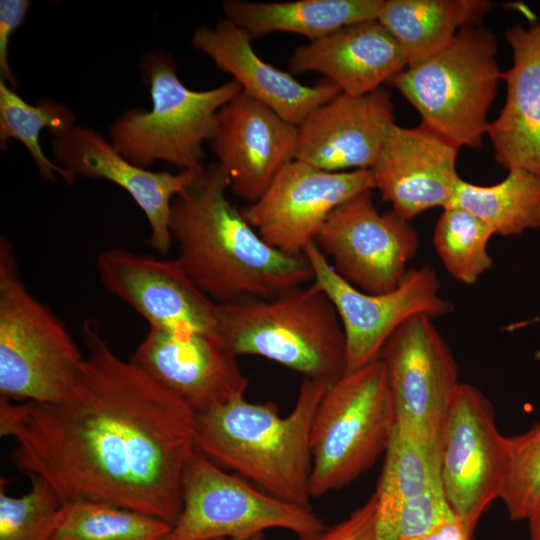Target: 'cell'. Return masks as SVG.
<instances>
[{
    "label": "cell",
    "mask_w": 540,
    "mask_h": 540,
    "mask_svg": "<svg viewBox=\"0 0 540 540\" xmlns=\"http://www.w3.org/2000/svg\"><path fill=\"white\" fill-rule=\"evenodd\" d=\"M80 372L56 402L0 397L10 461L45 480L61 503L91 501L177 521L182 477L195 445V413L130 359L91 319L82 326Z\"/></svg>",
    "instance_id": "1"
},
{
    "label": "cell",
    "mask_w": 540,
    "mask_h": 540,
    "mask_svg": "<svg viewBox=\"0 0 540 540\" xmlns=\"http://www.w3.org/2000/svg\"><path fill=\"white\" fill-rule=\"evenodd\" d=\"M230 181L211 163L173 199L169 229L177 259L216 304L276 296L313 280L305 255L267 244L227 197Z\"/></svg>",
    "instance_id": "2"
},
{
    "label": "cell",
    "mask_w": 540,
    "mask_h": 540,
    "mask_svg": "<svg viewBox=\"0 0 540 540\" xmlns=\"http://www.w3.org/2000/svg\"><path fill=\"white\" fill-rule=\"evenodd\" d=\"M333 381L304 377L292 411L245 397L195 414L196 449L281 500L310 507L311 428Z\"/></svg>",
    "instance_id": "3"
},
{
    "label": "cell",
    "mask_w": 540,
    "mask_h": 540,
    "mask_svg": "<svg viewBox=\"0 0 540 540\" xmlns=\"http://www.w3.org/2000/svg\"><path fill=\"white\" fill-rule=\"evenodd\" d=\"M216 333L237 358L260 356L307 378L335 381L347 372L341 320L313 282L270 298L218 304Z\"/></svg>",
    "instance_id": "4"
},
{
    "label": "cell",
    "mask_w": 540,
    "mask_h": 540,
    "mask_svg": "<svg viewBox=\"0 0 540 540\" xmlns=\"http://www.w3.org/2000/svg\"><path fill=\"white\" fill-rule=\"evenodd\" d=\"M143 80L152 106L131 108L109 127L113 146L131 163L148 168L156 161L180 170L201 171L203 144L211 141L218 113L242 92L230 80L208 90H192L176 73L173 58L163 51H150L140 61Z\"/></svg>",
    "instance_id": "5"
},
{
    "label": "cell",
    "mask_w": 540,
    "mask_h": 540,
    "mask_svg": "<svg viewBox=\"0 0 540 540\" xmlns=\"http://www.w3.org/2000/svg\"><path fill=\"white\" fill-rule=\"evenodd\" d=\"M496 36L482 25L460 30L441 51L395 76L392 84L422 124L458 147L479 148L502 72Z\"/></svg>",
    "instance_id": "6"
},
{
    "label": "cell",
    "mask_w": 540,
    "mask_h": 540,
    "mask_svg": "<svg viewBox=\"0 0 540 540\" xmlns=\"http://www.w3.org/2000/svg\"><path fill=\"white\" fill-rule=\"evenodd\" d=\"M84 357L63 322L26 288L11 242L0 239V394L13 402H56Z\"/></svg>",
    "instance_id": "7"
},
{
    "label": "cell",
    "mask_w": 540,
    "mask_h": 540,
    "mask_svg": "<svg viewBox=\"0 0 540 540\" xmlns=\"http://www.w3.org/2000/svg\"><path fill=\"white\" fill-rule=\"evenodd\" d=\"M394 428L380 357L333 381L311 428V498L340 489L368 471L385 453Z\"/></svg>",
    "instance_id": "8"
},
{
    "label": "cell",
    "mask_w": 540,
    "mask_h": 540,
    "mask_svg": "<svg viewBox=\"0 0 540 540\" xmlns=\"http://www.w3.org/2000/svg\"><path fill=\"white\" fill-rule=\"evenodd\" d=\"M181 513L165 540H245L281 528L298 537L326 527L310 507L272 496L197 449L182 477Z\"/></svg>",
    "instance_id": "9"
},
{
    "label": "cell",
    "mask_w": 540,
    "mask_h": 540,
    "mask_svg": "<svg viewBox=\"0 0 540 540\" xmlns=\"http://www.w3.org/2000/svg\"><path fill=\"white\" fill-rule=\"evenodd\" d=\"M441 478L447 501L474 532L489 505L500 499L508 437L497 429L491 401L476 386L459 383L440 431Z\"/></svg>",
    "instance_id": "10"
},
{
    "label": "cell",
    "mask_w": 540,
    "mask_h": 540,
    "mask_svg": "<svg viewBox=\"0 0 540 540\" xmlns=\"http://www.w3.org/2000/svg\"><path fill=\"white\" fill-rule=\"evenodd\" d=\"M379 357L386 369L395 430L415 443L433 442L460 383L454 355L433 318H409L388 338Z\"/></svg>",
    "instance_id": "11"
},
{
    "label": "cell",
    "mask_w": 540,
    "mask_h": 540,
    "mask_svg": "<svg viewBox=\"0 0 540 540\" xmlns=\"http://www.w3.org/2000/svg\"><path fill=\"white\" fill-rule=\"evenodd\" d=\"M304 255L312 268V282L326 293L341 320L347 372L378 358L392 333L412 316L425 314L434 319L454 310L453 304L440 295V281L430 265L409 268L390 291L367 293L344 280L315 243Z\"/></svg>",
    "instance_id": "12"
},
{
    "label": "cell",
    "mask_w": 540,
    "mask_h": 540,
    "mask_svg": "<svg viewBox=\"0 0 540 540\" xmlns=\"http://www.w3.org/2000/svg\"><path fill=\"white\" fill-rule=\"evenodd\" d=\"M373 190L339 205L320 229L315 244L335 271L367 293L394 289L408 272L419 247L410 220L394 210L379 212Z\"/></svg>",
    "instance_id": "13"
},
{
    "label": "cell",
    "mask_w": 540,
    "mask_h": 540,
    "mask_svg": "<svg viewBox=\"0 0 540 540\" xmlns=\"http://www.w3.org/2000/svg\"><path fill=\"white\" fill-rule=\"evenodd\" d=\"M374 190L369 169L329 172L293 160L241 211L271 247L304 255L329 215L353 196Z\"/></svg>",
    "instance_id": "14"
},
{
    "label": "cell",
    "mask_w": 540,
    "mask_h": 540,
    "mask_svg": "<svg viewBox=\"0 0 540 540\" xmlns=\"http://www.w3.org/2000/svg\"><path fill=\"white\" fill-rule=\"evenodd\" d=\"M96 266L102 285L150 327L217 334L218 304L192 282L177 258L115 247L100 251Z\"/></svg>",
    "instance_id": "15"
},
{
    "label": "cell",
    "mask_w": 540,
    "mask_h": 540,
    "mask_svg": "<svg viewBox=\"0 0 540 540\" xmlns=\"http://www.w3.org/2000/svg\"><path fill=\"white\" fill-rule=\"evenodd\" d=\"M130 360L195 414L243 397L248 386L217 334L150 327Z\"/></svg>",
    "instance_id": "16"
},
{
    "label": "cell",
    "mask_w": 540,
    "mask_h": 540,
    "mask_svg": "<svg viewBox=\"0 0 540 540\" xmlns=\"http://www.w3.org/2000/svg\"><path fill=\"white\" fill-rule=\"evenodd\" d=\"M459 148L424 124L394 123L371 166L374 189L407 220L435 207H447L461 179Z\"/></svg>",
    "instance_id": "17"
},
{
    "label": "cell",
    "mask_w": 540,
    "mask_h": 540,
    "mask_svg": "<svg viewBox=\"0 0 540 540\" xmlns=\"http://www.w3.org/2000/svg\"><path fill=\"white\" fill-rule=\"evenodd\" d=\"M297 137L298 126L241 92L219 111L210 142L230 190L252 203L295 159Z\"/></svg>",
    "instance_id": "18"
},
{
    "label": "cell",
    "mask_w": 540,
    "mask_h": 540,
    "mask_svg": "<svg viewBox=\"0 0 540 540\" xmlns=\"http://www.w3.org/2000/svg\"><path fill=\"white\" fill-rule=\"evenodd\" d=\"M394 123L383 87L360 96L339 93L298 126L295 160L329 172L370 169Z\"/></svg>",
    "instance_id": "19"
},
{
    "label": "cell",
    "mask_w": 540,
    "mask_h": 540,
    "mask_svg": "<svg viewBox=\"0 0 540 540\" xmlns=\"http://www.w3.org/2000/svg\"><path fill=\"white\" fill-rule=\"evenodd\" d=\"M51 147L57 164L74 179L77 176L105 179L124 189L146 216L151 230L150 245L163 254L169 251L173 199L197 172L180 170L172 173L139 167L100 133L78 124L54 137Z\"/></svg>",
    "instance_id": "20"
},
{
    "label": "cell",
    "mask_w": 540,
    "mask_h": 540,
    "mask_svg": "<svg viewBox=\"0 0 540 540\" xmlns=\"http://www.w3.org/2000/svg\"><path fill=\"white\" fill-rule=\"evenodd\" d=\"M251 41L243 29L227 18L218 20L214 27L196 28L192 36L193 46L230 74L243 93L295 126L341 93L329 80L314 85L299 82L291 73L260 58Z\"/></svg>",
    "instance_id": "21"
},
{
    "label": "cell",
    "mask_w": 540,
    "mask_h": 540,
    "mask_svg": "<svg viewBox=\"0 0 540 540\" xmlns=\"http://www.w3.org/2000/svg\"><path fill=\"white\" fill-rule=\"evenodd\" d=\"M291 74L317 72L343 94L360 96L382 87L407 68L396 39L377 20L343 27L296 48Z\"/></svg>",
    "instance_id": "22"
},
{
    "label": "cell",
    "mask_w": 540,
    "mask_h": 540,
    "mask_svg": "<svg viewBox=\"0 0 540 540\" xmlns=\"http://www.w3.org/2000/svg\"><path fill=\"white\" fill-rule=\"evenodd\" d=\"M506 40L513 59L501 74L506 100L487 134L501 167L540 176V19L509 27Z\"/></svg>",
    "instance_id": "23"
},
{
    "label": "cell",
    "mask_w": 540,
    "mask_h": 540,
    "mask_svg": "<svg viewBox=\"0 0 540 540\" xmlns=\"http://www.w3.org/2000/svg\"><path fill=\"white\" fill-rule=\"evenodd\" d=\"M383 0H297L256 2L226 0V18L254 38L288 32L311 41L343 27L377 19Z\"/></svg>",
    "instance_id": "24"
},
{
    "label": "cell",
    "mask_w": 540,
    "mask_h": 540,
    "mask_svg": "<svg viewBox=\"0 0 540 540\" xmlns=\"http://www.w3.org/2000/svg\"><path fill=\"white\" fill-rule=\"evenodd\" d=\"M486 0H383L377 20L396 39L407 67L444 49L467 27L481 25Z\"/></svg>",
    "instance_id": "25"
},
{
    "label": "cell",
    "mask_w": 540,
    "mask_h": 540,
    "mask_svg": "<svg viewBox=\"0 0 540 540\" xmlns=\"http://www.w3.org/2000/svg\"><path fill=\"white\" fill-rule=\"evenodd\" d=\"M378 487L377 529L379 540H393L405 504L421 495L441 476L440 436L430 443H415L394 428L384 453Z\"/></svg>",
    "instance_id": "26"
},
{
    "label": "cell",
    "mask_w": 540,
    "mask_h": 540,
    "mask_svg": "<svg viewBox=\"0 0 540 540\" xmlns=\"http://www.w3.org/2000/svg\"><path fill=\"white\" fill-rule=\"evenodd\" d=\"M449 206L474 214L495 235L518 236L540 227V176L511 169L494 185H476L460 179Z\"/></svg>",
    "instance_id": "27"
},
{
    "label": "cell",
    "mask_w": 540,
    "mask_h": 540,
    "mask_svg": "<svg viewBox=\"0 0 540 540\" xmlns=\"http://www.w3.org/2000/svg\"><path fill=\"white\" fill-rule=\"evenodd\" d=\"M75 125V115L67 105L51 99L29 104L0 80V149L6 150L10 139L21 142L43 180L53 182L60 175L66 183L74 182L66 170L44 154L39 140L45 128L58 137Z\"/></svg>",
    "instance_id": "28"
},
{
    "label": "cell",
    "mask_w": 540,
    "mask_h": 540,
    "mask_svg": "<svg viewBox=\"0 0 540 540\" xmlns=\"http://www.w3.org/2000/svg\"><path fill=\"white\" fill-rule=\"evenodd\" d=\"M172 525L119 506L73 501L61 504L51 540H165Z\"/></svg>",
    "instance_id": "29"
},
{
    "label": "cell",
    "mask_w": 540,
    "mask_h": 540,
    "mask_svg": "<svg viewBox=\"0 0 540 540\" xmlns=\"http://www.w3.org/2000/svg\"><path fill=\"white\" fill-rule=\"evenodd\" d=\"M493 230L480 218L457 206L443 208L433 245L445 270L458 282L473 285L493 266L488 243Z\"/></svg>",
    "instance_id": "30"
},
{
    "label": "cell",
    "mask_w": 540,
    "mask_h": 540,
    "mask_svg": "<svg viewBox=\"0 0 540 540\" xmlns=\"http://www.w3.org/2000/svg\"><path fill=\"white\" fill-rule=\"evenodd\" d=\"M30 491L20 497L0 486V540H51L61 501L42 478H30Z\"/></svg>",
    "instance_id": "31"
},
{
    "label": "cell",
    "mask_w": 540,
    "mask_h": 540,
    "mask_svg": "<svg viewBox=\"0 0 540 540\" xmlns=\"http://www.w3.org/2000/svg\"><path fill=\"white\" fill-rule=\"evenodd\" d=\"M500 499L509 518L528 520L540 503V422L508 437L507 468Z\"/></svg>",
    "instance_id": "32"
},
{
    "label": "cell",
    "mask_w": 540,
    "mask_h": 540,
    "mask_svg": "<svg viewBox=\"0 0 540 540\" xmlns=\"http://www.w3.org/2000/svg\"><path fill=\"white\" fill-rule=\"evenodd\" d=\"M459 518L449 505L441 476L418 497L407 502L397 521L393 540L426 532L433 526Z\"/></svg>",
    "instance_id": "33"
},
{
    "label": "cell",
    "mask_w": 540,
    "mask_h": 540,
    "mask_svg": "<svg viewBox=\"0 0 540 540\" xmlns=\"http://www.w3.org/2000/svg\"><path fill=\"white\" fill-rule=\"evenodd\" d=\"M378 502L375 492L348 517L298 540H379L377 529Z\"/></svg>",
    "instance_id": "34"
},
{
    "label": "cell",
    "mask_w": 540,
    "mask_h": 540,
    "mask_svg": "<svg viewBox=\"0 0 540 540\" xmlns=\"http://www.w3.org/2000/svg\"><path fill=\"white\" fill-rule=\"evenodd\" d=\"M30 5L28 0L0 1V80L14 90L18 81L9 62V44L15 31L23 24Z\"/></svg>",
    "instance_id": "35"
},
{
    "label": "cell",
    "mask_w": 540,
    "mask_h": 540,
    "mask_svg": "<svg viewBox=\"0 0 540 540\" xmlns=\"http://www.w3.org/2000/svg\"><path fill=\"white\" fill-rule=\"evenodd\" d=\"M473 531L460 519L441 522L424 533L400 540H472Z\"/></svg>",
    "instance_id": "36"
},
{
    "label": "cell",
    "mask_w": 540,
    "mask_h": 540,
    "mask_svg": "<svg viewBox=\"0 0 540 540\" xmlns=\"http://www.w3.org/2000/svg\"><path fill=\"white\" fill-rule=\"evenodd\" d=\"M529 540H540V503L528 519Z\"/></svg>",
    "instance_id": "37"
},
{
    "label": "cell",
    "mask_w": 540,
    "mask_h": 540,
    "mask_svg": "<svg viewBox=\"0 0 540 540\" xmlns=\"http://www.w3.org/2000/svg\"><path fill=\"white\" fill-rule=\"evenodd\" d=\"M264 533H261V534H257L255 536H252L248 539H245V540H264ZM210 540H227L225 538H217V539H210Z\"/></svg>",
    "instance_id": "38"
}]
</instances>
